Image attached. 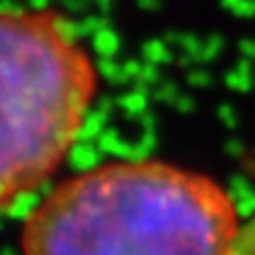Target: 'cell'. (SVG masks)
I'll return each instance as SVG.
<instances>
[{
  "instance_id": "obj_3",
  "label": "cell",
  "mask_w": 255,
  "mask_h": 255,
  "mask_svg": "<svg viewBox=\"0 0 255 255\" xmlns=\"http://www.w3.org/2000/svg\"><path fill=\"white\" fill-rule=\"evenodd\" d=\"M226 255H255V217L247 224H240L238 235Z\"/></svg>"
},
{
  "instance_id": "obj_1",
  "label": "cell",
  "mask_w": 255,
  "mask_h": 255,
  "mask_svg": "<svg viewBox=\"0 0 255 255\" xmlns=\"http://www.w3.org/2000/svg\"><path fill=\"white\" fill-rule=\"evenodd\" d=\"M238 211L224 186L152 159L63 179L25 215L20 255H226Z\"/></svg>"
},
{
  "instance_id": "obj_2",
  "label": "cell",
  "mask_w": 255,
  "mask_h": 255,
  "mask_svg": "<svg viewBox=\"0 0 255 255\" xmlns=\"http://www.w3.org/2000/svg\"><path fill=\"white\" fill-rule=\"evenodd\" d=\"M97 94V63L61 13L0 9V211L56 175Z\"/></svg>"
}]
</instances>
